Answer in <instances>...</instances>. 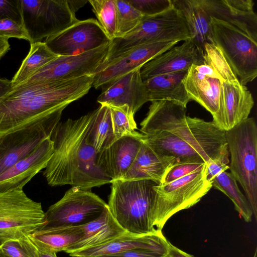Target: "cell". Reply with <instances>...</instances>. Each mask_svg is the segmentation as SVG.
Wrapping results in <instances>:
<instances>
[{
	"label": "cell",
	"mask_w": 257,
	"mask_h": 257,
	"mask_svg": "<svg viewBox=\"0 0 257 257\" xmlns=\"http://www.w3.org/2000/svg\"><path fill=\"white\" fill-rule=\"evenodd\" d=\"M141 122L143 141L159 156L175 164L229 163L225 131L213 121L186 115V106L176 101L151 102Z\"/></svg>",
	"instance_id": "obj_1"
},
{
	"label": "cell",
	"mask_w": 257,
	"mask_h": 257,
	"mask_svg": "<svg viewBox=\"0 0 257 257\" xmlns=\"http://www.w3.org/2000/svg\"><path fill=\"white\" fill-rule=\"evenodd\" d=\"M92 116L93 111L56 126L51 137L53 153L43 172L49 186L70 185L89 190L111 183L97 165V153L88 142Z\"/></svg>",
	"instance_id": "obj_2"
},
{
	"label": "cell",
	"mask_w": 257,
	"mask_h": 257,
	"mask_svg": "<svg viewBox=\"0 0 257 257\" xmlns=\"http://www.w3.org/2000/svg\"><path fill=\"white\" fill-rule=\"evenodd\" d=\"M95 75L59 82L22 83L0 96V135L15 131L86 94Z\"/></svg>",
	"instance_id": "obj_3"
},
{
	"label": "cell",
	"mask_w": 257,
	"mask_h": 257,
	"mask_svg": "<svg viewBox=\"0 0 257 257\" xmlns=\"http://www.w3.org/2000/svg\"><path fill=\"white\" fill-rule=\"evenodd\" d=\"M111 184L107 205L119 226L136 235L158 232L152 224L153 187L158 183L149 180H116Z\"/></svg>",
	"instance_id": "obj_4"
},
{
	"label": "cell",
	"mask_w": 257,
	"mask_h": 257,
	"mask_svg": "<svg viewBox=\"0 0 257 257\" xmlns=\"http://www.w3.org/2000/svg\"><path fill=\"white\" fill-rule=\"evenodd\" d=\"M204 61L189 69L183 83L190 100H193L212 115L213 123L222 130L220 90L222 80H238L220 51L207 43Z\"/></svg>",
	"instance_id": "obj_5"
},
{
	"label": "cell",
	"mask_w": 257,
	"mask_h": 257,
	"mask_svg": "<svg viewBox=\"0 0 257 257\" xmlns=\"http://www.w3.org/2000/svg\"><path fill=\"white\" fill-rule=\"evenodd\" d=\"M230 173L242 187L255 220L257 218V125L248 117L225 131Z\"/></svg>",
	"instance_id": "obj_6"
},
{
	"label": "cell",
	"mask_w": 257,
	"mask_h": 257,
	"mask_svg": "<svg viewBox=\"0 0 257 257\" xmlns=\"http://www.w3.org/2000/svg\"><path fill=\"white\" fill-rule=\"evenodd\" d=\"M192 35L182 14L173 6L159 14L144 16L133 30L121 38L110 41L109 50L102 65L137 46L155 42L185 41Z\"/></svg>",
	"instance_id": "obj_7"
},
{
	"label": "cell",
	"mask_w": 257,
	"mask_h": 257,
	"mask_svg": "<svg viewBox=\"0 0 257 257\" xmlns=\"http://www.w3.org/2000/svg\"><path fill=\"white\" fill-rule=\"evenodd\" d=\"M206 166L185 176L153 187L152 224L159 231L178 212L197 203L212 187L206 178Z\"/></svg>",
	"instance_id": "obj_8"
},
{
	"label": "cell",
	"mask_w": 257,
	"mask_h": 257,
	"mask_svg": "<svg viewBox=\"0 0 257 257\" xmlns=\"http://www.w3.org/2000/svg\"><path fill=\"white\" fill-rule=\"evenodd\" d=\"M209 40L221 53L241 84L257 76V41L226 22L210 17Z\"/></svg>",
	"instance_id": "obj_9"
},
{
	"label": "cell",
	"mask_w": 257,
	"mask_h": 257,
	"mask_svg": "<svg viewBox=\"0 0 257 257\" xmlns=\"http://www.w3.org/2000/svg\"><path fill=\"white\" fill-rule=\"evenodd\" d=\"M67 106H62L17 130L0 135V175L51 138Z\"/></svg>",
	"instance_id": "obj_10"
},
{
	"label": "cell",
	"mask_w": 257,
	"mask_h": 257,
	"mask_svg": "<svg viewBox=\"0 0 257 257\" xmlns=\"http://www.w3.org/2000/svg\"><path fill=\"white\" fill-rule=\"evenodd\" d=\"M107 206L95 193L72 187L49 207L45 212L44 223L36 231L85 225L97 218Z\"/></svg>",
	"instance_id": "obj_11"
},
{
	"label": "cell",
	"mask_w": 257,
	"mask_h": 257,
	"mask_svg": "<svg viewBox=\"0 0 257 257\" xmlns=\"http://www.w3.org/2000/svg\"><path fill=\"white\" fill-rule=\"evenodd\" d=\"M44 219L41 203L27 196L23 188L0 193V243L30 235Z\"/></svg>",
	"instance_id": "obj_12"
},
{
	"label": "cell",
	"mask_w": 257,
	"mask_h": 257,
	"mask_svg": "<svg viewBox=\"0 0 257 257\" xmlns=\"http://www.w3.org/2000/svg\"><path fill=\"white\" fill-rule=\"evenodd\" d=\"M23 26L30 44L55 35L78 21L67 0H19Z\"/></svg>",
	"instance_id": "obj_13"
},
{
	"label": "cell",
	"mask_w": 257,
	"mask_h": 257,
	"mask_svg": "<svg viewBox=\"0 0 257 257\" xmlns=\"http://www.w3.org/2000/svg\"><path fill=\"white\" fill-rule=\"evenodd\" d=\"M109 45L77 55L58 56L22 83L63 81L95 75L105 59Z\"/></svg>",
	"instance_id": "obj_14"
},
{
	"label": "cell",
	"mask_w": 257,
	"mask_h": 257,
	"mask_svg": "<svg viewBox=\"0 0 257 257\" xmlns=\"http://www.w3.org/2000/svg\"><path fill=\"white\" fill-rule=\"evenodd\" d=\"M110 39L97 20H78L45 39L48 48L58 56L77 55L109 44Z\"/></svg>",
	"instance_id": "obj_15"
},
{
	"label": "cell",
	"mask_w": 257,
	"mask_h": 257,
	"mask_svg": "<svg viewBox=\"0 0 257 257\" xmlns=\"http://www.w3.org/2000/svg\"><path fill=\"white\" fill-rule=\"evenodd\" d=\"M177 42H160L135 47L100 67L94 75L92 86L97 89L136 69L178 44Z\"/></svg>",
	"instance_id": "obj_16"
},
{
	"label": "cell",
	"mask_w": 257,
	"mask_h": 257,
	"mask_svg": "<svg viewBox=\"0 0 257 257\" xmlns=\"http://www.w3.org/2000/svg\"><path fill=\"white\" fill-rule=\"evenodd\" d=\"M141 67L136 68L101 87L98 103L112 106L127 105L135 114L149 101L148 92L141 77Z\"/></svg>",
	"instance_id": "obj_17"
},
{
	"label": "cell",
	"mask_w": 257,
	"mask_h": 257,
	"mask_svg": "<svg viewBox=\"0 0 257 257\" xmlns=\"http://www.w3.org/2000/svg\"><path fill=\"white\" fill-rule=\"evenodd\" d=\"M203 61V51L190 38L147 62L141 67L140 74L144 81L157 75L189 69Z\"/></svg>",
	"instance_id": "obj_18"
},
{
	"label": "cell",
	"mask_w": 257,
	"mask_h": 257,
	"mask_svg": "<svg viewBox=\"0 0 257 257\" xmlns=\"http://www.w3.org/2000/svg\"><path fill=\"white\" fill-rule=\"evenodd\" d=\"M209 17L229 23L257 41V16L251 0H199Z\"/></svg>",
	"instance_id": "obj_19"
},
{
	"label": "cell",
	"mask_w": 257,
	"mask_h": 257,
	"mask_svg": "<svg viewBox=\"0 0 257 257\" xmlns=\"http://www.w3.org/2000/svg\"><path fill=\"white\" fill-rule=\"evenodd\" d=\"M169 242L162 231L143 235H133L126 232L99 245L82 249L69 254L71 256H106L139 249L155 250L167 254Z\"/></svg>",
	"instance_id": "obj_20"
},
{
	"label": "cell",
	"mask_w": 257,
	"mask_h": 257,
	"mask_svg": "<svg viewBox=\"0 0 257 257\" xmlns=\"http://www.w3.org/2000/svg\"><path fill=\"white\" fill-rule=\"evenodd\" d=\"M51 138L43 141L32 153L0 175V193L23 188L45 169L53 153Z\"/></svg>",
	"instance_id": "obj_21"
},
{
	"label": "cell",
	"mask_w": 257,
	"mask_h": 257,
	"mask_svg": "<svg viewBox=\"0 0 257 257\" xmlns=\"http://www.w3.org/2000/svg\"><path fill=\"white\" fill-rule=\"evenodd\" d=\"M143 136L122 137L97 153V164L112 182L124 176L143 144Z\"/></svg>",
	"instance_id": "obj_22"
},
{
	"label": "cell",
	"mask_w": 257,
	"mask_h": 257,
	"mask_svg": "<svg viewBox=\"0 0 257 257\" xmlns=\"http://www.w3.org/2000/svg\"><path fill=\"white\" fill-rule=\"evenodd\" d=\"M222 130L227 131L248 117L253 106L252 94L238 80H222L220 90Z\"/></svg>",
	"instance_id": "obj_23"
},
{
	"label": "cell",
	"mask_w": 257,
	"mask_h": 257,
	"mask_svg": "<svg viewBox=\"0 0 257 257\" xmlns=\"http://www.w3.org/2000/svg\"><path fill=\"white\" fill-rule=\"evenodd\" d=\"M175 164L174 158L158 155L143 142L132 165L121 180H149L160 184Z\"/></svg>",
	"instance_id": "obj_24"
},
{
	"label": "cell",
	"mask_w": 257,
	"mask_h": 257,
	"mask_svg": "<svg viewBox=\"0 0 257 257\" xmlns=\"http://www.w3.org/2000/svg\"><path fill=\"white\" fill-rule=\"evenodd\" d=\"M83 237L68 248L66 253L99 245L126 232L117 223L108 205L97 218L83 225Z\"/></svg>",
	"instance_id": "obj_25"
},
{
	"label": "cell",
	"mask_w": 257,
	"mask_h": 257,
	"mask_svg": "<svg viewBox=\"0 0 257 257\" xmlns=\"http://www.w3.org/2000/svg\"><path fill=\"white\" fill-rule=\"evenodd\" d=\"M188 70L159 75L144 81L149 101L173 100L186 106L190 99L183 81Z\"/></svg>",
	"instance_id": "obj_26"
},
{
	"label": "cell",
	"mask_w": 257,
	"mask_h": 257,
	"mask_svg": "<svg viewBox=\"0 0 257 257\" xmlns=\"http://www.w3.org/2000/svg\"><path fill=\"white\" fill-rule=\"evenodd\" d=\"M83 236V225L36 231L28 235L39 251L52 253L65 251Z\"/></svg>",
	"instance_id": "obj_27"
},
{
	"label": "cell",
	"mask_w": 257,
	"mask_h": 257,
	"mask_svg": "<svg viewBox=\"0 0 257 257\" xmlns=\"http://www.w3.org/2000/svg\"><path fill=\"white\" fill-rule=\"evenodd\" d=\"M172 2L185 18L193 41L204 51L205 44L210 43V18L199 0H172Z\"/></svg>",
	"instance_id": "obj_28"
},
{
	"label": "cell",
	"mask_w": 257,
	"mask_h": 257,
	"mask_svg": "<svg viewBox=\"0 0 257 257\" xmlns=\"http://www.w3.org/2000/svg\"><path fill=\"white\" fill-rule=\"evenodd\" d=\"M87 139L96 153L102 151L116 141L113 132L109 105L101 104L93 111Z\"/></svg>",
	"instance_id": "obj_29"
},
{
	"label": "cell",
	"mask_w": 257,
	"mask_h": 257,
	"mask_svg": "<svg viewBox=\"0 0 257 257\" xmlns=\"http://www.w3.org/2000/svg\"><path fill=\"white\" fill-rule=\"evenodd\" d=\"M57 57L44 42L31 44L28 54L11 80L12 87L25 82L37 71Z\"/></svg>",
	"instance_id": "obj_30"
},
{
	"label": "cell",
	"mask_w": 257,
	"mask_h": 257,
	"mask_svg": "<svg viewBox=\"0 0 257 257\" xmlns=\"http://www.w3.org/2000/svg\"><path fill=\"white\" fill-rule=\"evenodd\" d=\"M211 183L212 187L223 192L232 201L235 210L245 221H251L253 213L249 203L230 172H220L212 179Z\"/></svg>",
	"instance_id": "obj_31"
},
{
	"label": "cell",
	"mask_w": 257,
	"mask_h": 257,
	"mask_svg": "<svg viewBox=\"0 0 257 257\" xmlns=\"http://www.w3.org/2000/svg\"><path fill=\"white\" fill-rule=\"evenodd\" d=\"M112 126L115 140L124 136L141 137L137 132L135 114L127 105L116 106L109 105Z\"/></svg>",
	"instance_id": "obj_32"
},
{
	"label": "cell",
	"mask_w": 257,
	"mask_h": 257,
	"mask_svg": "<svg viewBox=\"0 0 257 257\" xmlns=\"http://www.w3.org/2000/svg\"><path fill=\"white\" fill-rule=\"evenodd\" d=\"M97 21L110 41L115 38L116 8L115 0H89Z\"/></svg>",
	"instance_id": "obj_33"
},
{
	"label": "cell",
	"mask_w": 257,
	"mask_h": 257,
	"mask_svg": "<svg viewBox=\"0 0 257 257\" xmlns=\"http://www.w3.org/2000/svg\"><path fill=\"white\" fill-rule=\"evenodd\" d=\"M115 2L116 29L114 38H118L123 37L136 28L144 16L126 0H115Z\"/></svg>",
	"instance_id": "obj_34"
},
{
	"label": "cell",
	"mask_w": 257,
	"mask_h": 257,
	"mask_svg": "<svg viewBox=\"0 0 257 257\" xmlns=\"http://www.w3.org/2000/svg\"><path fill=\"white\" fill-rule=\"evenodd\" d=\"M1 249L11 257H37L38 250L28 235L0 243Z\"/></svg>",
	"instance_id": "obj_35"
},
{
	"label": "cell",
	"mask_w": 257,
	"mask_h": 257,
	"mask_svg": "<svg viewBox=\"0 0 257 257\" xmlns=\"http://www.w3.org/2000/svg\"><path fill=\"white\" fill-rule=\"evenodd\" d=\"M143 16L159 14L171 8L172 0H126Z\"/></svg>",
	"instance_id": "obj_36"
},
{
	"label": "cell",
	"mask_w": 257,
	"mask_h": 257,
	"mask_svg": "<svg viewBox=\"0 0 257 257\" xmlns=\"http://www.w3.org/2000/svg\"><path fill=\"white\" fill-rule=\"evenodd\" d=\"M206 163H182L174 164L168 170L162 183L165 184L173 182L196 171L203 169Z\"/></svg>",
	"instance_id": "obj_37"
},
{
	"label": "cell",
	"mask_w": 257,
	"mask_h": 257,
	"mask_svg": "<svg viewBox=\"0 0 257 257\" xmlns=\"http://www.w3.org/2000/svg\"><path fill=\"white\" fill-rule=\"evenodd\" d=\"M0 36L8 39L10 38H16L29 40L24 27L9 19L0 20Z\"/></svg>",
	"instance_id": "obj_38"
},
{
	"label": "cell",
	"mask_w": 257,
	"mask_h": 257,
	"mask_svg": "<svg viewBox=\"0 0 257 257\" xmlns=\"http://www.w3.org/2000/svg\"><path fill=\"white\" fill-rule=\"evenodd\" d=\"M11 19L23 26L19 0H0V20Z\"/></svg>",
	"instance_id": "obj_39"
},
{
	"label": "cell",
	"mask_w": 257,
	"mask_h": 257,
	"mask_svg": "<svg viewBox=\"0 0 257 257\" xmlns=\"http://www.w3.org/2000/svg\"><path fill=\"white\" fill-rule=\"evenodd\" d=\"M167 254L152 250L139 249L127 251L105 257H167Z\"/></svg>",
	"instance_id": "obj_40"
},
{
	"label": "cell",
	"mask_w": 257,
	"mask_h": 257,
	"mask_svg": "<svg viewBox=\"0 0 257 257\" xmlns=\"http://www.w3.org/2000/svg\"><path fill=\"white\" fill-rule=\"evenodd\" d=\"M229 169V165L221 162H211L206 164V178L211 182L212 179L220 172Z\"/></svg>",
	"instance_id": "obj_41"
},
{
	"label": "cell",
	"mask_w": 257,
	"mask_h": 257,
	"mask_svg": "<svg viewBox=\"0 0 257 257\" xmlns=\"http://www.w3.org/2000/svg\"><path fill=\"white\" fill-rule=\"evenodd\" d=\"M167 257H194L176 246L172 245L170 242L168 245V251Z\"/></svg>",
	"instance_id": "obj_42"
},
{
	"label": "cell",
	"mask_w": 257,
	"mask_h": 257,
	"mask_svg": "<svg viewBox=\"0 0 257 257\" xmlns=\"http://www.w3.org/2000/svg\"><path fill=\"white\" fill-rule=\"evenodd\" d=\"M71 11L75 14L76 12L83 7L88 1L85 0H67Z\"/></svg>",
	"instance_id": "obj_43"
},
{
	"label": "cell",
	"mask_w": 257,
	"mask_h": 257,
	"mask_svg": "<svg viewBox=\"0 0 257 257\" xmlns=\"http://www.w3.org/2000/svg\"><path fill=\"white\" fill-rule=\"evenodd\" d=\"M12 88L11 81L0 79V96L10 91Z\"/></svg>",
	"instance_id": "obj_44"
},
{
	"label": "cell",
	"mask_w": 257,
	"mask_h": 257,
	"mask_svg": "<svg viewBox=\"0 0 257 257\" xmlns=\"http://www.w3.org/2000/svg\"><path fill=\"white\" fill-rule=\"evenodd\" d=\"M10 49L8 39L0 36V58L4 56Z\"/></svg>",
	"instance_id": "obj_45"
},
{
	"label": "cell",
	"mask_w": 257,
	"mask_h": 257,
	"mask_svg": "<svg viewBox=\"0 0 257 257\" xmlns=\"http://www.w3.org/2000/svg\"><path fill=\"white\" fill-rule=\"evenodd\" d=\"M37 257H57L56 253H47L38 250Z\"/></svg>",
	"instance_id": "obj_46"
},
{
	"label": "cell",
	"mask_w": 257,
	"mask_h": 257,
	"mask_svg": "<svg viewBox=\"0 0 257 257\" xmlns=\"http://www.w3.org/2000/svg\"><path fill=\"white\" fill-rule=\"evenodd\" d=\"M0 257H11L7 254L0 247Z\"/></svg>",
	"instance_id": "obj_47"
},
{
	"label": "cell",
	"mask_w": 257,
	"mask_h": 257,
	"mask_svg": "<svg viewBox=\"0 0 257 257\" xmlns=\"http://www.w3.org/2000/svg\"><path fill=\"white\" fill-rule=\"evenodd\" d=\"M71 257H105V256H71Z\"/></svg>",
	"instance_id": "obj_48"
}]
</instances>
